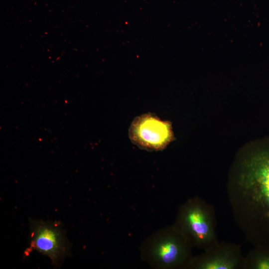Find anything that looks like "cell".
Instances as JSON below:
<instances>
[{
	"instance_id": "277c9868",
	"label": "cell",
	"mask_w": 269,
	"mask_h": 269,
	"mask_svg": "<svg viewBox=\"0 0 269 269\" xmlns=\"http://www.w3.org/2000/svg\"><path fill=\"white\" fill-rule=\"evenodd\" d=\"M30 248L46 256L55 267L70 255L71 244L61 223L30 219Z\"/></svg>"
},
{
	"instance_id": "3957f363",
	"label": "cell",
	"mask_w": 269,
	"mask_h": 269,
	"mask_svg": "<svg viewBox=\"0 0 269 269\" xmlns=\"http://www.w3.org/2000/svg\"><path fill=\"white\" fill-rule=\"evenodd\" d=\"M191 244L176 227L163 231L152 239L147 249V255L155 266L173 268L189 263Z\"/></svg>"
},
{
	"instance_id": "5b68a950",
	"label": "cell",
	"mask_w": 269,
	"mask_h": 269,
	"mask_svg": "<svg viewBox=\"0 0 269 269\" xmlns=\"http://www.w3.org/2000/svg\"><path fill=\"white\" fill-rule=\"evenodd\" d=\"M129 135L133 143L148 151L162 150L174 139L171 123L151 113L136 117L131 124Z\"/></svg>"
},
{
	"instance_id": "7a4b0ae2",
	"label": "cell",
	"mask_w": 269,
	"mask_h": 269,
	"mask_svg": "<svg viewBox=\"0 0 269 269\" xmlns=\"http://www.w3.org/2000/svg\"><path fill=\"white\" fill-rule=\"evenodd\" d=\"M214 219L211 206L202 200L194 198L181 208L176 227L192 245L205 250L218 243Z\"/></svg>"
},
{
	"instance_id": "52a82bcc",
	"label": "cell",
	"mask_w": 269,
	"mask_h": 269,
	"mask_svg": "<svg viewBox=\"0 0 269 269\" xmlns=\"http://www.w3.org/2000/svg\"><path fill=\"white\" fill-rule=\"evenodd\" d=\"M244 268L269 269V246H254L245 258Z\"/></svg>"
},
{
	"instance_id": "8992f818",
	"label": "cell",
	"mask_w": 269,
	"mask_h": 269,
	"mask_svg": "<svg viewBox=\"0 0 269 269\" xmlns=\"http://www.w3.org/2000/svg\"><path fill=\"white\" fill-rule=\"evenodd\" d=\"M244 260L238 246L218 242L199 257L191 259L187 267L198 269H236L244 268Z\"/></svg>"
},
{
	"instance_id": "6da1fadb",
	"label": "cell",
	"mask_w": 269,
	"mask_h": 269,
	"mask_svg": "<svg viewBox=\"0 0 269 269\" xmlns=\"http://www.w3.org/2000/svg\"><path fill=\"white\" fill-rule=\"evenodd\" d=\"M227 193L235 221L247 240L254 246H269V137L239 152Z\"/></svg>"
}]
</instances>
